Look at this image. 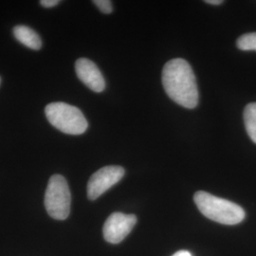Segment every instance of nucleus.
<instances>
[{"label":"nucleus","mask_w":256,"mask_h":256,"mask_svg":"<svg viewBox=\"0 0 256 256\" xmlns=\"http://www.w3.org/2000/svg\"><path fill=\"white\" fill-rule=\"evenodd\" d=\"M40 4L45 8H52L59 4L58 0H41Z\"/></svg>","instance_id":"12"},{"label":"nucleus","mask_w":256,"mask_h":256,"mask_svg":"<svg viewBox=\"0 0 256 256\" xmlns=\"http://www.w3.org/2000/svg\"><path fill=\"white\" fill-rule=\"evenodd\" d=\"M244 122L248 135L256 144V102L248 104L244 110Z\"/></svg>","instance_id":"9"},{"label":"nucleus","mask_w":256,"mask_h":256,"mask_svg":"<svg viewBox=\"0 0 256 256\" xmlns=\"http://www.w3.org/2000/svg\"><path fill=\"white\" fill-rule=\"evenodd\" d=\"M124 169L118 165L102 167L92 174L88 183V198L95 200L112 186L119 182L124 176Z\"/></svg>","instance_id":"5"},{"label":"nucleus","mask_w":256,"mask_h":256,"mask_svg":"<svg viewBox=\"0 0 256 256\" xmlns=\"http://www.w3.org/2000/svg\"><path fill=\"white\" fill-rule=\"evenodd\" d=\"M75 70L78 78L90 90L94 92H102L106 88V81L98 66L92 60L80 58L75 63Z\"/></svg>","instance_id":"7"},{"label":"nucleus","mask_w":256,"mask_h":256,"mask_svg":"<svg viewBox=\"0 0 256 256\" xmlns=\"http://www.w3.org/2000/svg\"><path fill=\"white\" fill-rule=\"evenodd\" d=\"M236 46L241 50H256V32H250L239 37Z\"/></svg>","instance_id":"10"},{"label":"nucleus","mask_w":256,"mask_h":256,"mask_svg":"<svg viewBox=\"0 0 256 256\" xmlns=\"http://www.w3.org/2000/svg\"><path fill=\"white\" fill-rule=\"evenodd\" d=\"M14 34L21 44L34 50H38L42 46V40L40 36L32 28L27 26L20 25L14 28Z\"/></svg>","instance_id":"8"},{"label":"nucleus","mask_w":256,"mask_h":256,"mask_svg":"<svg viewBox=\"0 0 256 256\" xmlns=\"http://www.w3.org/2000/svg\"><path fill=\"white\" fill-rule=\"evenodd\" d=\"M72 196L68 182L63 176H52L46 187L45 207L48 216L56 220H66L70 212Z\"/></svg>","instance_id":"4"},{"label":"nucleus","mask_w":256,"mask_h":256,"mask_svg":"<svg viewBox=\"0 0 256 256\" xmlns=\"http://www.w3.org/2000/svg\"><path fill=\"white\" fill-rule=\"evenodd\" d=\"M0 82H1V78H0Z\"/></svg>","instance_id":"15"},{"label":"nucleus","mask_w":256,"mask_h":256,"mask_svg":"<svg viewBox=\"0 0 256 256\" xmlns=\"http://www.w3.org/2000/svg\"><path fill=\"white\" fill-rule=\"evenodd\" d=\"M162 84L170 99L185 108L192 110L198 104V90L196 76L189 63L176 58L165 64Z\"/></svg>","instance_id":"1"},{"label":"nucleus","mask_w":256,"mask_h":256,"mask_svg":"<svg viewBox=\"0 0 256 256\" xmlns=\"http://www.w3.org/2000/svg\"><path fill=\"white\" fill-rule=\"evenodd\" d=\"M172 256H192L191 254V252H188V250H180V252H176Z\"/></svg>","instance_id":"13"},{"label":"nucleus","mask_w":256,"mask_h":256,"mask_svg":"<svg viewBox=\"0 0 256 256\" xmlns=\"http://www.w3.org/2000/svg\"><path fill=\"white\" fill-rule=\"evenodd\" d=\"M137 223L135 214L114 212L104 225V238L111 244H119L128 236Z\"/></svg>","instance_id":"6"},{"label":"nucleus","mask_w":256,"mask_h":256,"mask_svg":"<svg viewBox=\"0 0 256 256\" xmlns=\"http://www.w3.org/2000/svg\"><path fill=\"white\" fill-rule=\"evenodd\" d=\"M194 200L202 214L214 222L224 225H236L245 220L246 214L242 207L209 192H196Z\"/></svg>","instance_id":"2"},{"label":"nucleus","mask_w":256,"mask_h":256,"mask_svg":"<svg viewBox=\"0 0 256 256\" xmlns=\"http://www.w3.org/2000/svg\"><path fill=\"white\" fill-rule=\"evenodd\" d=\"M45 113L50 124L64 134L81 135L88 126L81 110L63 102L48 104Z\"/></svg>","instance_id":"3"},{"label":"nucleus","mask_w":256,"mask_h":256,"mask_svg":"<svg viewBox=\"0 0 256 256\" xmlns=\"http://www.w3.org/2000/svg\"><path fill=\"white\" fill-rule=\"evenodd\" d=\"M93 3L97 6V8L101 10L104 14H111L113 10L112 2L110 0H94Z\"/></svg>","instance_id":"11"},{"label":"nucleus","mask_w":256,"mask_h":256,"mask_svg":"<svg viewBox=\"0 0 256 256\" xmlns=\"http://www.w3.org/2000/svg\"><path fill=\"white\" fill-rule=\"evenodd\" d=\"M205 2L208 3V4H210V5H220V4L223 3L222 0H206Z\"/></svg>","instance_id":"14"}]
</instances>
